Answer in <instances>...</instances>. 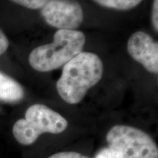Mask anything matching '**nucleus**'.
<instances>
[{
    "instance_id": "f257e3e1",
    "label": "nucleus",
    "mask_w": 158,
    "mask_h": 158,
    "mask_svg": "<svg viewBox=\"0 0 158 158\" xmlns=\"http://www.w3.org/2000/svg\"><path fill=\"white\" fill-rule=\"evenodd\" d=\"M103 63L98 55L82 51L63 66L57 81V92L64 101L78 104L88 91L101 80Z\"/></svg>"
},
{
    "instance_id": "f03ea898",
    "label": "nucleus",
    "mask_w": 158,
    "mask_h": 158,
    "mask_svg": "<svg viewBox=\"0 0 158 158\" xmlns=\"http://www.w3.org/2000/svg\"><path fill=\"white\" fill-rule=\"evenodd\" d=\"M86 43V37L78 30L58 29L51 43L40 45L31 51L29 64L34 70L45 73L64 66L81 52Z\"/></svg>"
},
{
    "instance_id": "7ed1b4c3",
    "label": "nucleus",
    "mask_w": 158,
    "mask_h": 158,
    "mask_svg": "<svg viewBox=\"0 0 158 158\" xmlns=\"http://www.w3.org/2000/svg\"><path fill=\"white\" fill-rule=\"evenodd\" d=\"M68 126V121L61 114L45 105L34 104L26 110L24 118L15 122L13 133L19 143L27 146L43 133L59 134Z\"/></svg>"
},
{
    "instance_id": "20e7f679",
    "label": "nucleus",
    "mask_w": 158,
    "mask_h": 158,
    "mask_svg": "<svg viewBox=\"0 0 158 158\" xmlns=\"http://www.w3.org/2000/svg\"><path fill=\"white\" fill-rule=\"evenodd\" d=\"M108 148L119 158H158L157 143L138 128L116 125L106 135Z\"/></svg>"
},
{
    "instance_id": "39448f33",
    "label": "nucleus",
    "mask_w": 158,
    "mask_h": 158,
    "mask_svg": "<svg viewBox=\"0 0 158 158\" xmlns=\"http://www.w3.org/2000/svg\"><path fill=\"white\" fill-rule=\"evenodd\" d=\"M45 21L58 29L76 30L84 21V10L76 0H49L41 9Z\"/></svg>"
},
{
    "instance_id": "423d86ee",
    "label": "nucleus",
    "mask_w": 158,
    "mask_h": 158,
    "mask_svg": "<svg viewBox=\"0 0 158 158\" xmlns=\"http://www.w3.org/2000/svg\"><path fill=\"white\" fill-rule=\"evenodd\" d=\"M127 52L134 60L141 64L148 72L158 73V43L143 31L134 32L128 39Z\"/></svg>"
},
{
    "instance_id": "0eeeda50",
    "label": "nucleus",
    "mask_w": 158,
    "mask_h": 158,
    "mask_svg": "<svg viewBox=\"0 0 158 158\" xmlns=\"http://www.w3.org/2000/svg\"><path fill=\"white\" fill-rule=\"evenodd\" d=\"M24 96V90L15 79L0 72V100L5 102H16Z\"/></svg>"
},
{
    "instance_id": "6e6552de",
    "label": "nucleus",
    "mask_w": 158,
    "mask_h": 158,
    "mask_svg": "<svg viewBox=\"0 0 158 158\" xmlns=\"http://www.w3.org/2000/svg\"><path fill=\"white\" fill-rule=\"evenodd\" d=\"M96 3L106 8L116 10H129L135 8L143 0H94Z\"/></svg>"
},
{
    "instance_id": "1a4fd4ad",
    "label": "nucleus",
    "mask_w": 158,
    "mask_h": 158,
    "mask_svg": "<svg viewBox=\"0 0 158 158\" xmlns=\"http://www.w3.org/2000/svg\"><path fill=\"white\" fill-rule=\"evenodd\" d=\"M17 5L30 10L42 9L49 0H10Z\"/></svg>"
},
{
    "instance_id": "9d476101",
    "label": "nucleus",
    "mask_w": 158,
    "mask_h": 158,
    "mask_svg": "<svg viewBox=\"0 0 158 158\" xmlns=\"http://www.w3.org/2000/svg\"><path fill=\"white\" fill-rule=\"evenodd\" d=\"M48 158H89L76 152H62L51 155Z\"/></svg>"
},
{
    "instance_id": "9b49d317",
    "label": "nucleus",
    "mask_w": 158,
    "mask_h": 158,
    "mask_svg": "<svg viewBox=\"0 0 158 158\" xmlns=\"http://www.w3.org/2000/svg\"><path fill=\"white\" fill-rule=\"evenodd\" d=\"M152 21L154 29L156 32L158 31V0H154L152 11Z\"/></svg>"
},
{
    "instance_id": "f8f14e48",
    "label": "nucleus",
    "mask_w": 158,
    "mask_h": 158,
    "mask_svg": "<svg viewBox=\"0 0 158 158\" xmlns=\"http://www.w3.org/2000/svg\"><path fill=\"white\" fill-rule=\"evenodd\" d=\"M9 47V41L5 33L0 29V56L5 54Z\"/></svg>"
},
{
    "instance_id": "ddd939ff",
    "label": "nucleus",
    "mask_w": 158,
    "mask_h": 158,
    "mask_svg": "<svg viewBox=\"0 0 158 158\" xmlns=\"http://www.w3.org/2000/svg\"><path fill=\"white\" fill-rule=\"evenodd\" d=\"M95 158H119L118 156L109 148L101 150Z\"/></svg>"
}]
</instances>
